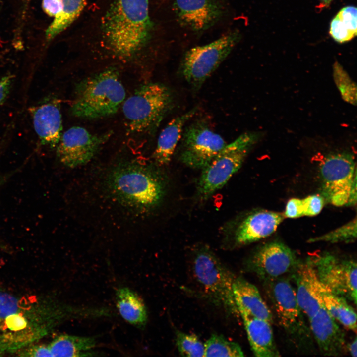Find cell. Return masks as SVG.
<instances>
[{
    "instance_id": "cell-1",
    "label": "cell",
    "mask_w": 357,
    "mask_h": 357,
    "mask_svg": "<svg viewBox=\"0 0 357 357\" xmlns=\"http://www.w3.org/2000/svg\"><path fill=\"white\" fill-rule=\"evenodd\" d=\"M94 308L53 299L17 297L0 288V351L16 352L44 337L64 321L93 318Z\"/></svg>"
},
{
    "instance_id": "cell-2",
    "label": "cell",
    "mask_w": 357,
    "mask_h": 357,
    "mask_svg": "<svg viewBox=\"0 0 357 357\" xmlns=\"http://www.w3.org/2000/svg\"><path fill=\"white\" fill-rule=\"evenodd\" d=\"M153 23L148 0H112L102 24L104 44L117 57L131 59L150 41Z\"/></svg>"
},
{
    "instance_id": "cell-3",
    "label": "cell",
    "mask_w": 357,
    "mask_h": 357,
    "mask_svg": "<svg viewBox=\"0 0 357 357\" xmlns=\"http://www.w3.org/2000/svg\"><path fill=\"white\" fill-rule=\"evenodd\" d=\"M125 96L118 71L110 67L78 84L70 111L72 115L86 119L107 117L117 112Z\"/></svg>"
},
{
    "instance_id": "cell-4",
    "label": "cell",
    "mask_w": 357,
    "mask_h": 357,
    "mask_svg": "<svg viewBox=\"0 0 357 357\" xmlns=\"http://www.w3.org/2000/svg\"><path fill=\"white\" fill-rule=\"evenodd\" d=\"M107 186L116 199L138 209L154 206L163 194L157 175L150 167L136 161L121 163L114 168L108 178Z\"/></svg>"
},
{
    "instance_id": "cell-5",
    "label": "cell",
    "mask_w": 357,
    "mask_h": 357,
    "mask_svg": "<svg viewBox=\"0 0 357 357\" xmlns=\"http://www.w3.org/2000/svg\"><path fill=\"white\" fill-rule=\"evenodd\" d=\"M173 105V93L165 85L158 82L142 85L123 103L127 129L133 133H152Z\"/></svg>"
},
{
    "instance_id": "cell-6",
    "label": "cell",
    "mask_w": 357,
    "mask_h": 357,
    "mask_svg": "<svg viewBox=\"0 0 357 357\" xmlns=\"http://www.w3.org/2000/svg\"><path fill=\"white\" fill-rule=\"evenodd\" d=\"M263 282L273 317L296 347L309 349L312 345L311 331L289 279L284 276Z\"/></svg>"
},
{
    "instance_id": "cell-7",
    "label": "cell",
    "mask_w": 357,
    "mask_h": 357,
    "mask_svg": "<svg viewBox=\"0 0 357 357\" xmlns=\"http://www.w3.org/2000/svg\"><path fill=\"white\" fill-rule=\"evenodd\" d=\"M260 132H246L230 144L202 169L197 192L206 199L222 188L241 167L248 152L262 136Z\"/></svg>"
},
{
    "instance_id": "cell-8",
    "label": "cell",
    "mask_w": 357,
    "mask_h": 357,
    "mask_svg": "<svg viewBox=\"0 0 357 357\" xmlns=\"http://www.w3.org/2000/svg\"><path fill=\"white\" fill-rule=\"evenodd\" d=\"M192 271L204 295L231 313H239L233 295L236 278L206 247L199 249L192 262Z\"/></svg>"
},
{
    "instance_id": "cell-9",
    "label": "cell",
    "mask_w": 357,
    "mask_h": 357,
    "mask_svg": "<svg viewBox=\"0 0 357 357\" xmlns=\"http://www.w3.org/2000/svg\"><path fill=\"white\" fill-rule=\"evenodd\" d=\"M321 193L335 206H355L357 202V168L353 154H329L320 167Z\"/></svg>"
},
{
    "instance_id": "cell-10",
    "label": "cell",
    "mask_w": 357,
    "mask_h": 357,
    "mask_svg": "<svg viewBox=\"0 0 357 357\" xmlns=\"http://www.w3.org/2000/svg\"><path fill=\"white\" fill-rule=\"evenodd\" d=\"M240 38L238 30L231 31L216 40L187 51L180 65L183 77L195 90L205 81L231 52Z\"/></svg>"
},
{
    "instance_id": "cell-11",
    "label": "cell",
    "mask_w": 357,
    "mask_h": 357,
    "mask_svg": "<svg viewBox=\"0 0 357 357\" xmlns=\"http://www.w3.org/2000/svg\"><path fill=\"white\" fill-rule=\"evenodd\" d=\"M320 282L333 293L357 304V263L324 252L307 259Z\"/></svg>"
},
{
    "instance_id": "cell-12",
    "label": "cell",
    "mask_w": 357,
    "mask_h": 357,
    "mask_svg": "<svg viewBox=\"0 0 357 357\" xmlns=\"http://www.w3.org/2000/svg\"><path fill=\"white\" fill-rule=\"evenodd\" d=\"M182 137L180 159L194 169L205 168L227 144L220 134L202 122L188 126Z\"/></svg>"
},
{
    "instance_id": "cell-13",
    "label": "cell",
    "mask_w": 357,
    "mask_h": 357,
    "mask_svg": "<svg viewBox=\"0 0 357 357\" xmlns=\"http://www.w3.org/2000/svg\"><path fill=\"white\" fill-rule=\"evenodd\" d=\"M299 260L287 245L279 241L267 243L259 247L247 262L249 271L263 281L290 275Z\"/></svg>"
},
{
    "instance_id": "cell-14",
    "label": "cell",
    "mask_w": 357,
    "mask_h": 357,
    "mask_svg": "<svg viewBox=\"0 0 357 357\" xmlns=\"http://www.w3.org/2000/svg\"><path fill=\"white\" fill-rule=\"evenodd\" d=\"M111 135H95L81 126L72 127L61 135L57 145V157L68 167L84 165L94 157Z\"/></svg>"
},
{
    "instance_id": "cell-15",
    "label": "cell",
    "mask_w": 357,
    "mask_h": 357,
    "mask_svg": "<svg viewBox=\"0 0 357 357\" xmlns=\"http://www.w3.org/2000/svg\"><path fill=\"white\" fill-rule=\"evenodd\" d=\"M173 8L179 23L196 32L210 28L224 14L220 0H175Z\"/></svg>"
},
{
    "instance_id": "cell-16",
    "label": "cell",
    "mask_w": 357,
    "mask_h": 357,
    "mask_svg": "<svg viewBox=\"0 0 357 357\" xmlns=\"http://www.w3.org/2000/svg\"><path fill=\"white\" fill-rule=\"evenodd\" d=\"M30 112L41 143L52 148L56 146L62 128L60 100L54 97L47 98L31 108Z\"/></svg>"
},
{
    "instance_id": "cell-17",
    "label": "cell",
    "mask_w": 357,
    "mask_h": 357,
    "mask_svg": "<svg viewBox=\"0 0 357 357\" xmlns=\"http://www.w3.org/2000/svg\"><path fill=\"white\" fill-rule=\"evenodd\" d=\"M308 320L321 353L325 356H341L346 349L345 334L323 305Z\"/></svg>"
},
{
    "instance_id": "cell-18",
    "label": "cell",
    "mask_w": 357,
    "mask_h": 357,
    "mask_svg": "<svg viewBox=\"0 0 357 357\" xmlns=\"http://www.w3.org/2000/svg\"><path fill=\"white\" fill-rule=\"evenodd\" d=\"M290 277L296 286L295 291L299 305L309 319L323 306L319 293L320 282L307 259L299 261Z\"/></svg>"
},
{
    "instance_id": "cell-19",
    "label": "cell",
    "mask_w": 357,
    "mask_h": 357,
    "mask_svg": "<svg viewBox=\"0 0 357 357\" xmlns=\"http://www.w3.org/2000/svg\"><path fill=\"white\" fill-rule=\"evenodd\" d=\"M285 218L279 212L260 210L249 215L237 229L235 240L245 245L266 238L275 232Z\"/></svg>"
},
{
    "instance_id": "cell-20",
    "label": "cell",
    "mask_w": 357,
    "mask_h": 357,
    "mask_svg": "<svg viewBox=\"0 0 357 357\" xmlns=\"http://www.w3.org/2000/svg\"><path fill=\"white\" fill-rule=\"evenodd\" d=\"M247 338L254 355L258 357H277L280 352L276 345L272 324L239 310Z\"/></svg>"
},
{
    "instance_id": "cell-21",
    "label": "cell",
    "mask_w": 357,
    "mask_h": 357,
    "mask_svg": "<svg viewBox=\"0 0 357 357\" xmlns=\"http://www.w3.org/2000/svg\"><path fill=\"white\" fill-rule=\"evenodd\" d=\"M233 291L238 311H244L255 317L273 323L270 308L254 285L242 278L236 277Z\"/></svg>"
},
{
    "instance_id": "cell-22",
    "label": "cell",
    "mask_w": 357,
    "mask_h": 357,
    "mask_svg": "<svg viewBox=\"0 0 357 357\" xmlns=\"http://www.w3.org/2000/svg\"><path fill=\"white\" fill-rule=\"evenodd\" d=\"M195 107L172 119L163 129L159 136L153 157L159 165L168 164L183 133L185 123L197 111Z\"/></svg>"
},
{
    "instance_id": "cell-23",
    "label": "cell",
    "mask_w": 357,
    "mask_h": 357,
    "mask_svg": "<svg viewBox=\"0 0 357 357\" xmlns=\"http://www.w3.org/2000/svg\"><path fill=\"white\" fill-rule=\"evenodd\" d=\"M117 308L122 318L136 327L142 328L147 321V312L142 299L128 287L118 288L116 292Z\"/></svg>"
},
{
    "instance_id": "cell-24",
    "label": "cell",
    "mask_w": 357,
    "mask_h": 357,
    "mask_svg": "<svg viewBox=\"0 0 357 357\" xmlns=\"http://www.w3.org/2000/svg\"><path fill=\"white\" fill-rule=\"evenodd\" d=\"M319 293L322 304L328 312L344 327L356 332V313L348 300L330 291L320 282Z\"/></svg>"
},
{
    "instance_id": "cell-25",
    "label": "cell",
    "mask_w": 357,
    "mask_h": 357,
    "mask_svg": "<svg viewBox=\"0 0 357 357\" xmlns=\"http://www.w3.org/2000/svg\"><path fill=\"white\" fill-rule=\"evenodd\" d=\"M94 337L61 334L56 337L48 346L53 357H85L95 356L91 350L96 346Z\"/></svg>"
},
{
    "instance_id": "cell-26",
    "label": "cell",
    "mask_w": 357,
    "mask_h": 357,
    "mask_svg": "<svg viewBox=\"0 0 357 357\" xmlns=\"http://www.w3.org/2000/svg\"><path fill=\"white\" fill-rule=\"evenodd\" d=\"M357 8L348 6L341 9L330 23L329 34L337 42L342 43L357 35Z\"/></svg>"
},
{
    "instance_id": "cell-27",
    "label": "cell",
    "mask_w": 357,
    "mask_h": 357,
    "mask_svg": "<svg viewBox=\"0 0 357 357\" xmlns=\"http://www.w3.org/2000/svg\"><path fill=\"white\" fill-rule=\"evenodd\" d=\"M62 9L56 16L46 31V38L51 40L68 27L80 15L85 0H61Z\"/></svg>"
},
{
    "instance_id": "cell-28",
    "label": "cell",
    "mask_w": 357,
    "mask_h": 357,
    "mask_svg": "<svg viewBox=\"0 0 357 357\" xmlns=\"http://www.w3.org/2000/svg\"><path fill=\"white\" fill-rule=\"evenodd\" d=\"M244 353L236 342L222 336L213 334L204 344V357H241Z\"/></svg>"
},
{
    "instance_id": "cell-29",
    "label": "cell",
    "mask_w": 357,
    "mask_h": 357,
    "mask_svg": "<svg viewBox=\"0 0 357 357\" xmlns=\"http://www.w3.org/2000/svg\"><path fill=\"white\" fill-rule=\"evenodd\" d=\"M333 76L342 98L347 103L356 106L357 105L356 84L338 61H336L333 64Z\"/></svg>"
},
{
    "instance_id": "cell-30",
    "label": "cell",
    "mask_w": 357,
    "mask_h": 357,
    "mask_svg": "<svg viewBox=\"0 0 357 357\" xmlns=\"http://www.w3.org/2000/svg\"><path fill=\"white\" fill-rule=\"evenodd\" d=\"M357 238V219L352 220L346 224L328 233L314 238H311L308 242H326L332 243L350 242Z\"/></svg>"
},
{
    "instance_id": "cell-31",
    "label": "cell",
    "mask_w": 357,
    "mask_h": 357,
    "mask_svg": "<svg viewBox=\"0 0 357 357\" xmlns=\"http://www.w3.org/2000/svg\"><path fill=\"white\" fill-rule=\"evenodd\" d=\"M176 345L179 353L185 357H204V344L195 334L176 333Z\"/></svg>"
},
{
    "instance_id": "cell-32",
    "label": "cell",
    "mask_w": 357,
    "mask_h": 357,
    "mask_svg": "<svg viewBox=\"0 0 357 357\" xmlns=\"http://www.w3.org/2000/svg\"><path fill=\"white\" fill-rule=\"evenodd\" d=\"M303 216H313L321 211L325 203L322 195L314 194L302 199Z\"/></svg>"
},
{
    "instance_id": "cell-33",
    "label": "cell",
    "mask_w": 357,
    "mask_h": 357,
    "mask_svg": "<svg viewBox=\"0 0 357 357\" xmlns=\"http://www.w3.org/2000/svg\"><path fill=\"white\" fill-rule=\"evenodd\" d=\"M20 357H53L48 345H28L16 351Z\"/></svg>"
},
{
    "instance_id": "cell-34",
    "label": "cell",
    "mask_w": 357,
    "mask_h": 357,
    "mask_svg": "<svg viewBox=\"0 0 357 357\" xmlns=\"http://www.w3.org/2000/svg\"><path fill=\"white\" fill-rule=\"evenodd\" d=\"M284 215L289 218L303 216L302 199L296 198L289 199L286 204Z\"/></svg>"
},
{
    "instance_id": "cell-35",
    "label": "cell",
    "mask_w": 357,
    "mask_h": 357,
    "mask_svg": "<svg viewBox=\"0 0 357 357\" xmlns=\"http://www.w3.org/2000/svg\"><path fill=\"white\" fill-rule=\"evenodd\" d=\"M42 6L47 15L55 17L62 11V1L61 0H43Z\"/></svg>"
},
{
    "instance_id": "cell-36",
    "label": "cell",
    "mask_w": 357,
    "mask_h": 357,
    "mask_svg": "<svg viewBox=\"0 0 357 357\" xmlns=\"http://www.w3.org/2000/svg\"><path fill=\"white\" fill-rule=\"evenodd\" d=\"M13 78L14 76L12 75L0 77V105L6 99L10 91Z\"/></svg>"
},
{
    "instance_id": "cell-37",
    "label": "cell",
    "mask_w": 357,
    "mask_h": 357,
    "mask_svg": "<svg viewBox=\"0 0 357 357\" xmlns=\"http://www.w3.org/2000/svg\"><path fill=\"white\" fill-rule=\"evenodd\" d=\"M357 340L356 336L349 344L346 345V349L352 357H357Z\"/></svg>"
},
{
    "instance_id": "cell-38",
    "label": "cell",
    "mask_w": 357,
    "mask_h": 357,
    "mask_svg": "<svg viewBox=\"0 0 357 357\" xmlns=\"http://www.w3.org/2000/svg\"><path fill=\"white\" fill-rule=\"evenodd\" d=\"M12 173L6 175L0 176V187L2 186L11 176Z\"/></svg>"
},
{
    "instance_id": "cell-39",
    "label": "cell",
    "mask_w": 357,
    "mask_h": 357,
    "mask_svg": "<svg viewBox=\"0 0 357 357\" xmlns=\"http://www.w3.org/2000/svg\"><path fill=\"white\" fill-rule=\"evenodd\" d=\"M326 4H329L332 0H321Z\"/></svg>"
},
{
    "instance_id": "cell-40",
    "label": "cell",
    "mask_w": 357,
    "mask_h": 357,
    "mask_svg": "<svg viewBox=\"0 0 357 357\" xmlns=\"http://www.w3.org/2000/svg\"><path fill=\"white\" fill-rule=\"evenodd\" d=\"M3 353L0 351V356H1Z\"/></svg>"
},
{
    "instance_id": "cell-41",
    "label": "cell",
    "mask_w": 357,
    "mask_h": 357,
    "mask_svg": "<svg viewBox=\"0 0 357 357\" xmlns=\"http://www.w3.org/2000/svg\"><path fill=\"white\" fill-rule=\"evenodd\" d=\"M0 246H1V245L0 244Z\"/></svg>"
}]
</instances>
